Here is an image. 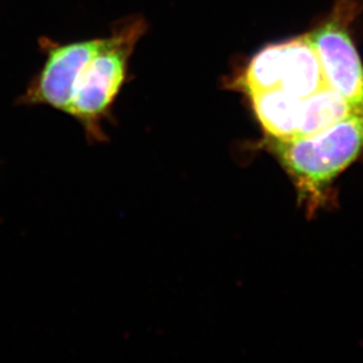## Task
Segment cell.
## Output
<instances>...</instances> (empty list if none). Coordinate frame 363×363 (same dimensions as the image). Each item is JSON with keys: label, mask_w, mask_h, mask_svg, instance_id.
I'll use <instances>...</instances> for the list:
<instances>
[{"label": "cell", "mask_w": 363, "mask_h": 363, "mask_svg": "<svg viewBox=\"0 0 363 363\" xmlns=\"http://www.w3.org/2000/svg\"><path fill=\"white\" fill-rule=\"evenodd\" d=\"M272 150L306 196H318L363 152V116L352 114L325 130L274 140Z\"/></svg>", "instance_id": "cell-1"}, {"label": "cell", "mask_w": 363, "mask_h": 363, "mask_svg": "<svg viewBox=\"0 0 363 363\" xmlns=\"http://www.w3.org/2000/svg\"><path fill=\"white\" fill-rule=\"evenodd\" d=\"M140 19L128 21L114 30L89 60L73 91L67 114L82 123L91 141H104L103 123L127 78L128 60L134 46L144 33Z\"/></svg>", "instance_id": "cell-2"}, {"label": "cell", "mask_w": 363, "mask_h": 363, "mask_svg": "<svg viewBox=\"0 0 363 363\" xmlns=\"http://www.w3.org/2000/svg\"><path fill=\"white\" fill-rule=\"evenodd\" d=\"M350 16L337 7L308 38L319 55L325 84L346 100L353 113L363 116V66L348 32Z\"/></svg>", "instance_id": "cell-3"}, {"label": "cell", "mask_w": 363, "mask_h": 363, "mask_svg": "<svg viewBox=\"0 0 363 363\" xmlns=\"http://www.w3.org/2000/svg\"><path fill=\"white\" fill-rule=\"evenodd\" d=\"M103 38L58 45L48 43L44 66L21 98L28 105H46L67 113L80 74L94 57Z\"/></svg>", "instance_id": "cell-4"}, {"label": "cell", "mask_w": 363, "mask_h": 363, "mask_svg": "<svg viewBox=\"0 0 363 363\" xmlns=\"http://www.w3.org/2000/svg\"><path fill=\"white\" fill-rule=\"evenodd\" d=\"M282 45V89L298 99H305L327 85L319 55L308 35Z\"/></svg>", "instance_id": "cell-5"}, {"label": "cell", "mask_w": 363, "mask_h": 363, "mask_svg": "<svg viewBox=\"0 0 363 363\" xmlns=\"http://www.w3.org/2000/svg\"><path fill=\"white\" fill-rule=\"evenodd\" d=\"M250 98L257 121L272 139L284 140L298 135L302 99L281 87L254 93Z\"/></svg>", "instance_id": "cell-6"}, {"label": "cell", "mask_w": 363, "mask_h": 363, "mask_svg": "<svg viewBox=\"0 0 363 363\" xmlns=\"http://www.w3.org/2000/svg\"><path fill=\"white\" fill-rule=\"evenodd\" d=\"M353 113L339 93L323 86L319 91L301 100L300 123L296 137L311 135L333 126Z\"/></svg>", "instance_id": "cell-7"}, {"label": "cell", "mask_w": 363, "mask_h": 363, "mask_svg": "<svg viewBox=\"0 0 363 363\" xmlns=\"http://www.w3.org/2000/svg\"><path fill=\"white\" fill-rule=\"evenodd\" d=\"M282 44L267 46L252 59L242 77L243 89L250 93V96L254 93L280 87L282 79Z\"/></svg>", "instance_id": "cell-8"}]
</instances>
